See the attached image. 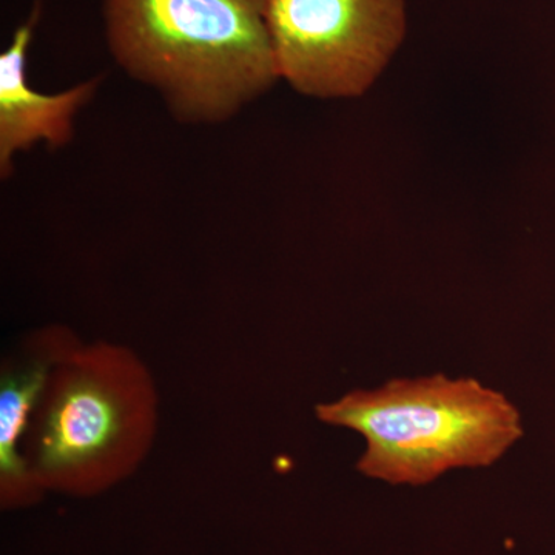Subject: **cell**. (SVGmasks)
Here are the masks:
<instances>
[{"mask_svg": "<svg viewBox=\"0 0 555 555\" xmlns=\"http://www.w3.org/2000/svg\"><path fill=\"white\" fill-rule=\"evenodd\" d=\"M270 0H102L105 40L131 79L175 119L228 122L280 80Z\"/></svg>", "mask_w": 555, "mask_h": 555, "instance_id": "1", "label": "cell"}, {"mask_svg": "<svg viewBox=\"0 0 555 555\" xmlns=\"http://www.w3.org/2000/svg\"><path fill=\"white\" fill-rule=\"evenodd\" d=\"M327 425L366 440L358 462L364 476L390 485H426L460 467H488L524 437L518 409L473 378L437 374L392 379L320 404Z\"/></svg>", "mask_w": 555, "mask_h": 555, "instance_id": "2", "label": "cell"}, {"mask_svg": "<svg viewBox=\"0 0 555 555\" xmlns=\"http://www.w3.org/2000/svg\"><path fill=\"white\" fill-rule=\"evenodd\" d=\"M278 78L318 100L366 93L406 36L404 0H270Z\"/></svg>", "mask_w": 555, "mask_h": 555, "instance_id": "3", "label": "cell"}, {"mask_svg": "<svg viewBox=\"0 0 555 555\" xmlns=\"http://www.w3.org/2000/svg\"><path fill=\"white\" fill-rule=\"evenodd\" d=\"M35 10L14 31L0 54V175L13 173L16 155L35 145L62 149L75 137V119L98 89L100 78L86 80L60 93H40L27 79V53L35 35Z\"/></svg>", "mask_w": 555, "mask_h": 555, "instance_id": "4", "label": "cell"}, {"mask_svg": "<svg viewBox=\"0 0 555 555\" xmlns=\"http://www.w3.org/2000/svg\"><path fill=\"white\" fill-rule=\"evenodd\" d=\"M124 406L112 387L90 375L69 382L49 409L39 444L40 469L64 474L90 465L115 447Z\"/></svg>", "mask_w": 555, "mask_h": 555, "instance_id": "5", "label": "cell"}, {"mask_svg": "<svg viewBox=\"0 0 555 555\" xmlns=\"http://www.w3.org/2000/svg\"><path fill=\"white\" fill-rule=\"evenodd\" d=\"M47 379L43 364L33 366L17 375H7L0 385V470L3 481H21L25 466L17 455L16 444L28 414L42 392Z\"/></svg>", "mask_w": 555, "mask_h": 555, "instance_id": "6", "label": "cell"}]
</instances>
